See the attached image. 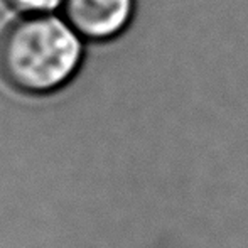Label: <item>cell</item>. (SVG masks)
<instances>
[{"instance_id": "obj_1", "label": "cell", "mask_w": 248, "mask_h": 248, "mask_svg": "<svg viewBox=\"0 0 248 248\" xmlns=\"http://www.w3.org/2000/svg\"><path fill=\"white\" fill-rule=\"evenodd\" d=\"M85 39L54 14L19 16L0 32V78L26 95L66 86L83 64Z\"/></svg>"}, {"instance_id": "obj_2", "label": "cell", "mask_w": 248, "mask_h": 248, "mask_svg": "<svg viewBox=\"0 0 248 248\" xmlns=\"http://www.w3.org/2000/svg\"><path fill=\"white\" fill-rule=\"evenodd\" d=\"M137 0H64L62 17L85 41L108 43L130 27Z\"/></svg>"}, {"instance_id": "obj_3", "label": "cell", "mask_w": 248, "mask_h": 248, "mask_svg": "<svg viewBox=\"0 0 248 248\" xmlns=\"http://www.w3.org/2000/svg\"><path fill=\"white\" fill-rule=\"evenodd\" d=\"M64 0H3L9 9L16 10L19 16H34V14H54L62 7Z\"/></svg>"}]
</instances>
